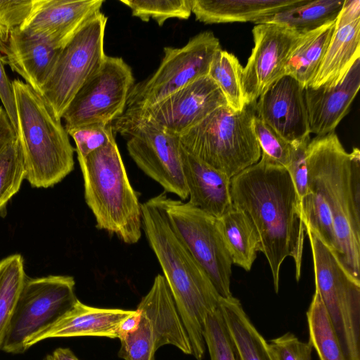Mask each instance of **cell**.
<instances>
[{"mask_svg":"<svg viewBox=\"0 0 360 360\" xmlns=\"http://www.w3.org/2000/svg\"><path fill=\"white\" fill-rule=\"evenodd\" d=\"M230 194L233 207L245 212L259 233L261 252L269 263L276 292L281 266L288 257L294 259L298 281L306 231L299 198L286 168L261 152L257 162L231 179Z\"/></svg>","mask_w":360,"mask_h":360,"instance_id":"6da1fadb","label":"cell"},{"mask_svg":"<svg viewBox=\"0 0 360 360\" xmlns=\"http://www.w3.org/2000/svg\"><path fill=\"white\" fill-rule=\"evenodd\" d=\"M141 205L142 227L162 269L178 314L188 336L192 355L202 360L207 316L221 297L173 229L160 194Z\"/></svg>","mask_w":360,"mask_h":360,"instance_id":"7a4b0ae2","label":"cell"},{"mask_svg":"<svg viewBox=\"0 0 360 360\" xmlns=\"http://www.w3.org/2000/svg\"><path fill=\"white\" fill-rule=\"evenodd\" d=\"M308 184L330 208L337 257L360 281V151L345 150L335 131L311 139L307 150Z\"/></svg>","mask_w":360,"mask_h":360,"instance_id":"3957f363","label":"cell"},{"mask_svg":"<svg viewBox=\"0 0 360 360\" xmlns=\"http://www.w3.org/2000/svg\"><path fill=\"white\" fill-rule=\"evenodd\" d=\"M12 83L25 179L34 188L52 187L73 170L75 149L42 96L20 79Z\"/></svg>","mask_w":360,"mask_h":360,"instance_id":"277c9868","label":"cell"},{"mask_svg":"<svg viewBox=\"0 0 360 360\" xmlns=\"http://www.w3.org/2000/svg\"><path fill=\"white\" fill-rule=\"evenodd\" d=\"M78 161L84 198L98 229L127 244L141 237V205L128 178L115 141Z\"/></svg>","mask_w":360,"mask_h":360,"instance_id":"5b68a950","label":"cell"},{"mask_svg":"<svg viewBox=\"0 0 360 360\" xmlns=\"http://www.w3.org/2000/svg\"><path fill=\"white\" fill-rule=\"evenodd\" d=\"M255 103L239 112L221 106L179 136L186 152L230 179L257 162L261 148L253 131Z\"/></svg>","mask_w":360,"mask_h":360,"instance_id":"8992f818","label":"cell"},{"mask_svg":"<svg viewBox=\"0 0 360 360\" xmlns=\"http://www.w3.org/2000/svg\"><path fill=\"white\" fill-rule=\"evenodd\" d=\"M311 248L315 290L319 293L346 360H360V281L336 254L306 227Z\"/></svg>","mask_w":360,"mask_h":360,"instance_id":"52a82bcc","label":"cell"},{"mask_svg":"<svg viewBox=\"0 0 360 360\" xmlns=\"http://www.w3.org/2000/svg\"><path fill=\"white\" fill-rule=\"evenodd\" d=\"M107 20L99 12L59 51L40 92L58 120H61L75 96L103 63L106 56L104 37Z\"/></svg>","mask_w":360,"mask_h":360,"instance_id":"ba28073f","label":"cell"},{"mask_svg":"<svg viewBox=\"0 0 360 360\" xmlns=\"http://www.w3.org/2000/svg\"><path fill=\"white\" fill-rule=\"evenodd\" d=\"M220 49L219 39L210 31L198 33L181 48L165 47L158 69L148 78L133 86L124 112L146 109L208 75L211 62Z\"/></svg>","mask_w":360,"mask_h":360,"instance_id":"9c48e42d","label":"cell"},{"mask_svg":"<svg viewBox=\"0 0 360 360\" xmlns=\"http://www.w3.org/2000/svg\"><path fill=\"white\" fill-rule=\"evenodd\" d=\"M113 129L127 140L136 165L164 189L185 200L188 197L179 136L140 116L123 113Z\"/></svg>","mask_w":360,"mask_h":360,"instance_id":"30bf717a","label":"cell"},{"mask_svg":"<svg viewBox=\"0 0 360 360\" xmlns=\"http://www.w3.org/2000/svg\"><path fill=\"white\" fill-rule=\"evenodd\" d=\"M170 223L186 248L206 273L219 295L232 296V261L217 218L188 202L160 194Z\"/></svg>","mask_w":360,"mask_h":360,"instance_id":"8fae6325","label":"cell"},{"mask_svg":"<svg viewBox=\"0 0 360 360\" xmlns=\"http://www.w3.org/2000/svg\"><path fill=\"white\" fill-rule=\"evenodd\" d=\"M75 290V279L70 276L26 277L1 350L13 354L25 352V340L53 323L76 302Z\"/></svg>","mask_w":360,"mask_h":360,"instance_id":"7c38bea8","label":"cell"},{"mask_svg":"<svg viewBox=\"0 0 360 360\" xmlns=\"http://www.w3.org/2000/svg\"><path fill=\"white\" fill-rule=\"evenodd\" d=\"M141 313L138 329L120 340L118 356L124 360H155L156 351L171 345L192 355L187 333L163 275L158 274L137 306Z\"/></svg>","mask_w":360,"mask_h":360,"instance_id":"4fadbf2b","label":"cell"},{"mask_svg":"<svg viewBox=\"0 0 360 360\" xmlns=\"http://www.w3.org/2000/svg\"><path fill=\"white\" fill-rule=\"evenodd\" d=\"M134 77L120 57L105 56L97 72L75 96L62 119L68 134L89 124H112L125 111Z\"/></svg>","mask_w":360,"mask_h":360,"instance_id":"5bb4252c","label":"cell"},{"mask_svg":"<svg viewBox=\"0 0 360 360\" xmlns=\"http://www.w3.org/2000/svg\"><path fill=\"white\" fill-rule=\"evenodd\" d=\"M252 34L254 48L241 77L246 105L255 103L273 82L285 75L286 65L304 33L265 22L257 24Z\"/></svg>","mask_w":360,"mask_h":360,"instance_id":"9a60e30c","label":"cell"},{"mask_svg":"<svg viewBox=\"0 0 360 360\" xmlns=\"http://www.w3.org/2000/svg\"><path fill=\"white\" fill-rule=\"evenodd\" d=\"M224 105H228L221 91L206 75L146 109L124 113L144 117L179 136Z\"/></svg>","mask_w":360,"mask_h":360,"instance_id":"2e32d148","label":"cell"},{"mask_svg":"<svg viewBox=\"0 0 360 360\" xmlns=\"http://www.w3.org/2000/svg\"><path fill=\"white\" fill-rule=\"evenodd\" d=\"M103 0H34L20 27L56 49L63 48L99 12Z\"/></svg>","mask_w":360,"mask_h":360,"instance_id":"e0dca14e","label":"cell"},{"mask_svg":"<svg viewBox=\"0 0 360 360\" xmlns=\"http://www.w3.org/2000/svg\"><path fill=\"white\" fill-rule=\"evenodd\" d=\"M304 91L295 79L285 75L255 105L256 115L290 143L310 135Z\"/></svg>","mask_w":360,"mask_h":360,"instance_id":"ac0fdd59","label":"cell"},{"mask_svg":"<svg viewBox=\"0 0 360 360\" xmlns=\"http://www.w3.org/2000/svg\"><path fill=\"white\" fill-rule=\"evenodd\" d=\"M134 311L118 308H101L86 305L78 299L53 323L28 337L23 343L25 352L46 339L83 336L117 338L121 321Z\"/></svg>","mask_w":360,"mask_h":360,"instance_id":"d6986e66","label":"cell"},{"mask_svg":"<svg viewBox=\"0 0 360 360\" xmlns=\"http://www.w3.org/2000/svg\"><path fill=\"white\" fill-rule=\"evenodd\" d=\"M59 51L20 27L11 31L5 40H0V55L4 64L8 65L39 94Z\"/></svg>","mask_w":360,"mask_h":360,"instance_id":"ffe728a7","label":"cell"},{"mask_svg":"<svg viewBox=\"0 0 360 360\" xmlns=\"http://www.w3.org/2000/svg\"><path fill=\"white\" fill-rule=\"evenodd\" d=\"M359 87L360 59H358L339 84L333 87L304 88L310 134L323 136L335 131L349 112Z\"/></svg>","mask_w":360,"mask_h":360,"instance_id":"44dd1931","label":"cell"},{"mask_svg":"<svg viewBox=\"0 0 360 360\" xmlns=\"http://www.w3.org/2000/svg\"><path fill=\"white\" fill-rule=\"evenodd\" d=\"M181 157L189 196L188 202L217 219L232 209L231 179L181 146Z\"/></svg>","mask_w":360,"mask_h":360,"instance_id":"7402d4cb","label":"cell"},{"mask_svg":"<svg viewBox=\"0 0 360 360\" xmlns=\"http://www.w3.org/2000/svg\"><path fill=\"white\" fill-rule=\"evenodd\" d=\"M309 0H192L196 20L205 24L252 22L271 16Z\"/></svg>","mask_w":360,"mask_h":360,"instance_id":"603a6c76","label":"cell"},{"mask_svg":"<svg viewBox=\"0 0 360 360\" xmlns=\"http://www.w3.org/2000/svg\"><path fill=\"white\" fill-rule=\"evenodd\" d=\"M358 59H360V19L335 28L319 67L307 86L333 87L339 84Z\"/></svg>","mask_w":360,"mask_h":360,"instance_id":"cb8c5ba5","label":"cell"},{"mask_svg":"<svg viewBox=\"0 0 360 360\" xmlns=\"http://www.w3.org/2000/svg\"><path fill=\"white\" fill-rule=\"evenodd\" d=\"M217 220L232 263L249 271L261 251L260 238L252 220L233 207Z\"/></svg>","mask_w":360,"mask_h":360,"instance_id":"d4e9b609","label":"cell"},{"mask_svg":"<svg viewBox=\"0 0 360 360\" xmlns=\"http://www.w3.org/2000/svg\"><path fill=\"white\" fill-rule=\"evenodd\" d=\"M219 309L240 360H272L267 342L251 322L238 299L233 295L221 297Z\"/></svg>","mask_w":360,"mask_h":360,"instance_id":"484cf974","label":"cell"},{"mask_svg":"<svg viewBox=\"0 0 360 360\" xmlns=\"http://www.w3.org/2000/svg\"><path fill=\"white\" fill-rule=\"evenodd\" d=\"M335 21L304 34L293 51L285 75L295 79L304 88L314 78L335 31Z\"/></svg>","mask_w":360,"mask_h":360,"instance_id":"4316f807","label":"cell"},{"mask_svg":"<svg viewBox=\"0 0 360 360\" xmlns=\"http://www.w3.org/2000/svg\"><path fill=\"white\" fill-rule=\"evenodd\" d=\"M344 0H309L307 3L278 13L261 23L282 25L301 33L335 21Z\"/></svg>","mask_w":360,"mask_h":360,"instance_id":"83f0119b","label":"cell"},{"mask_svg":"<svg viewBox=\"0 0 360 360\" xmlns=\"http://www.w3.org/2000/svg\"><path fill=\"white\" fill-rule=\"evenodd\" d=\"M309 343L320 360H346L319 293L315 290L307 312Z\"/></svg>","mask_w":360,"mask_h":360,"instance_id":"f1b7e54d","label":"cell"},{"mask_svg":"<svg viewBox=\"0 0 360 360\" xmlns=\"http://www.w3.org/2000/svg\"><path fill=\"white\" fill-rule=\"evenodd\" d=\"M243 67L233 53L220 49L214 55L208 76L221 91L228 106L235 112L246 105L242 87Z\"/></svg>","mask_w":360,"mask_h":360,"instance_id":"f546056e","label":"cell"},{"mask_svg":"<svg viewBox=\"0 0 360 360\" xmlns=\"http://www.w3.org/2000/svg\"><path fill=\"white\" fill-rule=\"evenodd\" d=\"M25 278L20 255H10L0 262V350Z\"/></svg>","mask_w":360,"mask_h":360,"instance_id":"4dcf8cb0","label":"cell"},{"mask_svg":"<svg viewBox=\"0 0 360 360\" xmlns=\"http://www.w3.org/2000/svg\"><path fill=\"white\" fill-rule=\"evenodd\" d=\"M25 179V168L18 137L0 150V212L16 194Z\"/></svg>","mask_w":360,"mask_h":360,"instance_id":"1f68e13d","label":"cell"},{"mask_svg":"<svg viewBox=\"0 0 360 360\" xmlns=\"http://www.w3.org/2000/svg\"><path fill=\"white\" fill-rule=\"evenodd\" d=\"M134 17L143 22L150 19L159 26L170 18L186 20L192 13V0H121Z\"/></svg>","mask_w":360,"mask_h":360,"instance_id":"d6a6232c","label":"cell"},{"mask_svg":"<svg viewBox=\"0 0 360 360\" xmlns=\"http://www.w3.org/2000/svg\"><path fill=\"white\" fill-rule=\"evenodd\" d=\"M203 338L210 360H240L219 306L207 316Z\"/></svg>","mask_w":360,"mask_h":360,"instance_id":"836d02e7","label":"cell"},{"mask_svg":"<svg viewBox=\"0 0 360 360\" xmlns=\"http://www.w3.org/2000/svg\"><path fill=\"white\" fill-rule=\"evenodd\" d=\"M76 145L77 158H85L93 152L115 141L112 124H89L68 133Z\"/></svg>","mask_w":360,"mask_h":360,"instance_id":"e575fe53","label":"cell"},{"mask_svg":"<svg viewBox=\"0 0 360 360\" xmlns=\"http://www.w3.org/2000/svg\"><path fill=\"white\" fill-rule=\"evenodd\" d=\"M253 131L261 152L285 167L290 160L291 144L257 115L253 120Z\"/></svg>","mask_w":360,"mask_h":360,"instance_id":"d590c367","label":"cell"},{"mask_svg":"<svg viewBox=\"0 0 360 360\" xmlns=\"http://www.w3.org/2000/svg\"><path fill=\"white\" fill-rule=\"evenodd\" d=\"M310 135L291 144L289 162L285 167L294 184L300 203L308 191L307 150Z\"/></svg>","mask_w":360,"mask_h":360,"instance_id":"8d00e7d4","label":"cell"},{"mask_svg":"<svg viewBox=\"0 0 360 360\" xmlns=\"http://www.w3.org/2000/svg\"><path fill=\"white\" fill-rule=\"evenodd\" d=\"M267 347L272 360H311V344L290 332L271 340Z\"/></svg>","mask_w":360,"mask_h":360,"instance_id":"74e56055","label":"cell"},{"mask_svg":"<svg viewBox=\"0 0 360 360\" xmlns=\"http://www.w3.org/2000/svg\"><path fill=\"white\" fill-rule=\"evenodd\" d=\"M34 0H0V40H5L10 32L22 26L30 15Z\"/></svg>","mask_w":360,"mask_h":360,"instance_id":"f35d334b","label":"cell"},{"mask_svg":"<svg viewBox=\"0 0 360 360\" xmlns=\"http://www.w3.org/2000/svg\"><path fill=\"white\" fill-rule=\"evenodd\" d=\"M0 99L17 134L18 120L15 98L12 82L8 79L0 55Z\"/></svg>","mask_w":360,"mask_h":360,"instance_id":"ab89813d","label":"cell"},{"mask_svg":"<svg viewBox=\"0 0 360 360\" xmlns=\"http://www.w3.org/2000/svg\"><path fill=\"white\" fill-rule=\"evenodd\" d=\"M360 19V1L344 0L342 7L335 20V29Z\"/></svg>","mask_w":360,"mask_h":360,"instance_id":"60d3db41","label":"cell"},{"mask_svg":"<svg viewBox=\"0 0 360 360\" xmlns=\"http://www.w3.org/2000/svg\"><path fill=\"white\" fill-rule=\"evenodd\" d=\"M141 318V313L139 309L124 319L119 325L117 330V339H124L128 335L134 333L139 328Z\"/></svg>","mask_w":360,"mask_h":360,"instance_id":"b9f144b4","label":"cell"},{"mask_svg":"<svg viewBox=\"0 0 360 360\" xmlns=\"http://www.w3.org/2000/svg\"><path fill=\"white\" fill-rule=\"evenodd\" d=\"M16 136V132L6 110L0 106V150Z\"/></svg>","mask_w":360,"mask_h":360,"instance_id":"7bdbcfd3","label":"cell"},{"mask_svg":"<svg viewBox=\"0 0 360 360\" xmlns=\"http://www.w3.org/2000/svg\"><path fill=\"white\" fill-rule=\"evenodd\" d=\"M53 360H80L69 348L58 347L51 354Z\"/></svg>","mask_w":360,"mask_h":360,"instance_id":"ee69618b","label":"cell"},{"mask_svg":"<svg viewBox=\"0 0 360 360\" xmlns=\"http://www.w3.org/2000/svg\"><path fill=\"white\" fill-rule=\"evenodd\" d=\"M42 360H53L51 354H46Z\"/></svg>","mask_w":360,"mask_h":360,"instance_id":"f6af8a7d","label":"cell"}]
</instances>
